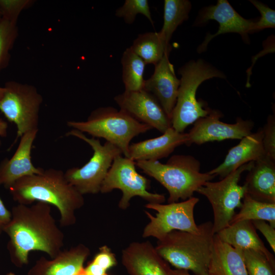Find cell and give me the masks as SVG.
Returning a JSON list of instances; mask_svg holds the SVG:
<instances>
[{
    "label": "cell",
    "mask_w": 275,
    "mask_h": 275,
    "mask_svg": "<svg viewBox=\"0 0 275 275\" xmlns=\"http://www.w3.org/2000/svg\"><path fill=\"white\" fill-rule=\"evenodd\" d=\"M11 212V221L4 232L9 238L7 249L14 265H27L31 251L45 253L52 259L62 251L64 234L51 214L50 205L42 202L18 204Z\"/></svg>",
    "instance_id": "6da1fadb"
},
{
    "label": "cell",
    "mask_w": 275,
    "mask_h": 275,
    "mask_svg": "<svg viewBox=\"0 0 275 275\" xmlns=\"http://www.w3.org/2000/svg\"><path fill=\"white\" fill-rule=\"evenodd\" d=\"M8 190L18 204L29 205L42 202L54 206L60 212L62 227L75 224V211L85 204L83 195L67 181L64 172L52 168L41 174L22 177Z\"/></svg>",
    "instance_id": "7a4b0ae2"
},
{
    "label": "cell",
    "mask_w": 275,
    "mask_h": 275,
    "mask_svg": "<svg viewBox=\"0 0 275 275\" xmlns=\"http://www.w3.org/2000/svg\"><path fill=\"white\" fill-rule=\"evenodd\" d=\"M199 233L174 230L158 240L157 253L177 269L190 270L195 275L209 274L213 247V224L198 225Z\"/></svg>",
    "instance_id": "3957f363"
},
{
    "label": "cell",
    "mask_w": 275,
    "mask_h": 275,
    "mask_svg": "<svg viewBox=\"0 0 275 275\" xmlns=\"http://www.w3.org/2000/svg\"><path fill=\"white\" fill-rule=\"evenodd\" d=\"M144 173L154 178L169 193L168 203L186 200L215 176L200 172V162L194 156L174 155L166 163L158 160L135 161Z\"/></svg>",
    "instance_id": "277c9868"
},
{
    "label": "cell",
    "mask_w": 275,
    "mask_h": 275,
    "mask_svg": "<svg viewBox=\"0 0 275 275\" xmlns=\"http://www.w3.org/2000/svg\"><path fill=\"white\" fill-rule=\"evenodd\" d=\"M178 73L181 75L180 83L171 122L175 130L183 133L187 126L208 115L211 110L204 101L197 99L199 86L213 77L225 78L226 76L201 59L189 61L179 69Z\"/></svg>",
    "instance_id": "5b68a950"
},
{
    "label": "cell",
    "mask_w": 275,
    "mask_h": 275,
    "mask_svg": "<svg viewBox=\"0 0 275 275\" xmlns=\"http://www.w3.org/2000/svg\"><path fill=\"white\" fill-rule=\"evenodd\" d=\"M67 125L93 138L105 139L117 146L126 157H128L130 141L136 136L152 129L122 111L110 106L94 109L86 121H68Z\"/></svg>",
    "instance_id": "8992f818"
},
{
    "label": "cell",
    "mask_w": 275,
    "mask_h": 275,
    "mask_svg": "<svg viewBox=\"0 0 275 275\" xmlns=\"http://www.w3.org/2000/svg\"><path fill=\"white\" fill-rule=\"evenodd\" d=\"M66 135L84 141L93 151L92 156L82 167L72 168L64 172L67 181L83 196L98 194L114 159L122 154L121 151L109 142L102 145L99 139L89 138L76 129H72Z\"/></svg>",
    "instance_id": "52a82bcc"
},
{
    "label": "cell",
    "mask_w": 275,
    "mask_h": 275,
    "mask_svg": "<svg viewBox=\"0 0 275 275\" xmlns=\"http://www.w3.org/2000/svg\"><path fill=\"white\" fill-rule=\"evenodd\" d=\"M254 163V161H251L240 166L219 181H207L197 190L206 197L211 205L214 234L229 225L235 214V209L240 208L245 188L238 182L242 174L249 171Z\"/></svg>",
    "instance_id": "ba28073f"
},
{
    "label": "cell",
    "mask_w": 275,
    "mask_h": 275,
    "mask_svg": "<svg viewBox=\"0 0 275 275\" xmlns=\"http://www.w3.org/2000/svg\"><path fill=\"white\" fill-rule=\"evenodd\" d=\"M0 99V112L17 127L16 139L25 133L38 130L42 95L33 85L9 81Z\"/></svg>",
    "instance_id": "9c48e42d"
},
{
    "label": "cell",
    "mask_w": 275,
    "mask_h": 275,
    "mask_svg": "<svg viewBox=\"0 0 275 275\" xmlns=\"http://www.w3.org/2000/svg\"><path fill=\"white\" fill-rule=\"evenodd\" d=\"M135 161L122 155L117 156L101 186L100 192L106 194L115 189L122 192L118 207L122 210L130 206L132 198L138 196L148 203H162L163 195L149 192L150 181L137 172Z\"/></svg>",
    "instance_id": "30bf717a"
},
{
    "label": "cell",
    "mask_w": 275,
    "mask_h": 275,
    "mask_svg": "<svg viewBox=\"0 0 275 275\" xmlns=\"http://www.w3.org/2000/svg\"><path fill=\"white\" fill-rule=\"evenodd\" d=\"M199 201V198L192 197L180 202L147 204L146 208L157 213L154 216L145 211L150 222L144 228L142 237H153L159 240L174 230L199 233V228L194 216L195 207Z\"/></svg>",
    "instance_id": "8fae6325"
},
{
    "label": "cell",
    "mask_w": 275,
    "mask_h": 275,
    "mask_svg": "<svg viewBox=\"0 0 275 275\" xmlns=\"http://www.w3.org/2000/svg\"><path fill=\"white\" fill-rule=\"evenodd\" d=\"M223 116L217 109H212L208 115L197 120L187 133L188 140L185 145H198L207 142L221 141L227 139H242L252 133L253 121L238 117L235 123L223 122Z\"/></svg>",
    "instance_id": "7c38bea8"
},
{
    "label": "cell",
    "mask_w": 275,
    "mask_h": 275,
    "mask_svg": "<svg viewBox=\"0 0 275 275\" xmlns=\"http://www.w3.org/2000/svg\"><path fill=\"white\" fill-rule=\"evenodd\" d=\"M114 100L120 109L138 122L161 133L172 127L170 118L156 98L144 89L126 91L116 95Z\"/></svg>",
    "instance_id": "4fadbf2b"
},
{
    "label": "cell",
    "mask_w": 275,
    "mask_h": 275,
    "mask_svg": "<svg viewBox=\"0 0 275 275\" xmlns=\"http://www.w3.org/2000/svg\"><path fill=\"white\" fill-rule=\"evenodd\" d=\"M210 20L219 23L217 32L208 34L199 46L197 51L201 53L207 49L209 42L215 37L228 33H238L245 42H249V34L253 33L255 21L246 19L239 15L226 0H218L215 5L205 7L202 9L194 22L195 26L203 25Z\"/></svg>",
    "instance_id": "5bb4252c"
},
{
    "label": "cell",
    "mask_w": 275,
    "mask_h": 275,
    "mask_svg": "<svg viewBox=\"0 0 275 275\" xmlns=\"http://www.w3.org/2000/svg\"><path fill=\"white\" fill-rule=\"evenodd\" d=\"M122 262L130 275H174L149 241L129 244L122 251Z\"/></svg>",
    "instance_id": "9a60e30c"
},
{
    "label": "cell",
    "mask_w": 275,
    "mask_h": 275,
    "mask_svg": "<svg viewBox=\"0 0 275 275\" xmlns=\"http://www.w3.org/2000/svg\"><path fill=\"white\" fill-rule=\"evenodd\" d=\"M38 130L23 134L19 145L10 158H5L0 163V185L9 189L19 179L35 174H41L44 169L33 164L31 152Z\"/></svg>",
    "instance_id": "2e32d148"
},
{
    "label": "cell",
    "mask_w": 275,
    "mask_h": 275,
    "mask_svg": "<svg viewBox=\"0 0 275 275\" xmlns=\"http://www.w3.org/2000/svg\"><path fill=\"white\" fill-rule=\"evenodd\" d=\"M169 52L155 65L153 74L145 80L143 89L152 94L170 118L175 105L180 80L169 59Z\"/></svg>",
    "instance_id": "e0dca14e"
},
{
    "label": "cell",
    "mask_w": 275,
    "mask_h": 275,
    "mask_svg": "<svg viewBox=\"0 0 275 275\" xmlns=\"http://www.w3.org/2000/svg\"><path fill=\"white\" fill-rule=\"evenodd\" d=\"M90 254V249L80 243L62 251L56 257L48 260L41 257L29 270L28 275H77Z\"/></svg>",
    "instance_id": "ac0fdd59"
},
{
    "label": "cell",
    "mask_w": 275,
    "mask_h": 275,
    "mask_svg": "<svg viewBox=\"0 0 275 275\" xmlns=\"http://www.w3.org/2000/svg\"><path fill=\"white\" fill-rule=\"evenodd\" d=\"M263 135V129L261 128L243 138L229 150L223 162L208 173L219 176L222 179L240 166L264 157L266 154L262 143Z\"/></svg>",
    "instance_id": "d6986e66"
},
{
    "label": "cell",
    "mask_w": 275,
    "mask_h": 275,
    "mask_svg": "<svg viewBox=\"0 0 275 275\" xmlns=\"http://www.w3.org/2000/svg\"><path fill=\"white\" fill-rule=\"evenodd\" d=\"M187 140V133H180L171 127L159 136L130 144L128 158L135 161L158 160L185 144Z\"/></svg>",
    "instance_id": "ffe728a7"
},
{
    "label": "cell",
    "mask_w": 275,
    "mask_h": 275,
    "mask_svg": "<svg viewBox=\"0 0 275 275\" xmlns=\"http://www.w3.org/2000/svg\"><path fill=\"white\" fill-rule=\"evenodd\" d=\"M243 185L253 199L275 203V160L266 155L254 161Z\"/></svg>",
    "instance_id": "44dd1931"
},
{
    "label": "cell",
    "mask_w": 275,
    "mask_h": 275,
    "mask_svg": "<svg viewBox=\"0 0 275 275\" xmlns=\"http://www.w3.org/2000/svg\"><path fill=\"white\" fill-rule=\"evenodd\" d=\"M215 234L222 242L235 249L252 250L264 254L275 264L274 255L264 244L252 221L245 220L230 224Z\"/></svg>",
    "instance_id": "7402d4cb"
},
{
    "label": "cell",
    "mask_w": 275,
    "mask_h": 275,
    "mask_svg": "<svg viewBox=\"0 0 275 275\" xmlns=\"http://www.w3.org/2000/svg\"><path fill=\"white\" fill-rule=\"evenodd\" d=\"M208 273L212 275H248L241 251L222 242L216 234L214 236Z\"/></svg>",
    "instance_id": "603a6c76"
},
{
    "label": "cell",
    "mask_w": 275,
    "mask_h": 275,
    "mask_svg": "<svg viewBox=\"0 0 275 275\" xmlns=\"http://www.w3.org/2000/svg\"><path fill=\"white\" fill-rule=\"evenodd\" d=\"M146 65H156L168 52L171 46L161 36L159 32H147L139 34L130 46Z\"/></svg>",
    "instance_id": "cb8c5ba5"
},
{
    "label": "cell",
    "mask_w": 275,
    "mask_h": 275,
    "mask_svg": "<svg viewBox=\"0 0 275 275\" xmlns=\"http://www.w3.org/2000/svg\"><path fill=\"white\" fill-rule=\"evenodd\" d=\"M122 80L125 91H133L143 89L145 63L131 48H127L121 57Z\"/></svg>",
    "instance_id": "d4e9b609"
},
{
    "label": "cell",
    "mask_w": 275,
    "mask_h": 275,
    "mask_svg": "<svg viewBox=\"0 0 275 275\" xmlns=\"http://www.w3.org/2000/svg\"><path fill=\"white\" fill-rule=\"evenodd\" d=\"M191 9L188 0H164L163 23L159 33L167 42L170 43L177 28L188 19Z\"/></svg>",
    "instance_id": "484cf974"
},
{
    "label": "cell",
    "mask_w": 275,
    "mask_h": 275,
    "mask_svg": "<svg viewBox=\"0 0 275 275\" xmlns=\"http://www.w3.org/2000/svg\"><path fill=\"white\" fill-rule=\"evenodd\" d=\"M245 220L267 221L275 227V203L256 200L245 193L239 211L235 214L229 225Z\"/></svg>",
    "instance_id": "4316f807"
},
{
    "label": "cell",
    "mask_w": 275,
    "mask_h": 275,
    "mask_svg": "<svg viewBox=\"0 0 275 275\" xmlns=\"http://www.w3.org/2000/svg\"><path fill=\"white\" fill-rule=\"evenodd\" d=\"M18 35L17 21L2 17L0 21V72L9 63L10 50Z\"/></svg>",
    "instance_id": "83f0119b"
},
{
    "label": "cell",
    "mask_w": 275,
    "mask_h": 275,
    "mask_svg": "<svg viewBox=\"0 0 275 275\" xmlns=\"http://www.w3.org/2000/svg\"><path fill=\"white\" fill-rule=\"evenodd\" d=\"M240 251L248 275H275V264L264 254L252 250Z\"/></svg>",
    "instance_id": "f1b7e54d"
},
{
    "label": "cell",
    "mask_w": 275,
    "mask_h": 275,
    "mask_svg": "<svg viewBox=\"0 0 275 275\" xmlns=\"http://www.w3.org/2000/svg\"><path fill=\"white\" fill-rule=\"evenodd\" d=\"M138 14L143 15L153 25L147 0H126L115 13L116 16L123 18L125 23L128 24L132 23Z\"/></svg>",
    "instance_id": "f546056e"
},
{
    "label": "cell",
    "mask_w": 275,
    "mask_h": 275,
    "mask_svg": "<svg viewBox=\"0 0 275 275\" xmlns=\"http://www.w3.org/2000/svg\"><path fill=\"white\" fill-rule=\"evenodd\" d=\"M249 1L258 9L261 14L260 18L254 23L253 33L265 29L274 28L275 11L258 1Z\"/></svg>",
    "instance_id": "4dcf8cb0"
},
{
    "label": "cell",
    "mask_w": 275,
    "mask_h": 275,
    "mask_svg": "<svg viewBox=\"0 0 275 275\" xmlns=\"http://www.w3.org/2000/svg\"><path fill=\"white\" fill-rule=\"evenodd\" d=\"M33 2L31 0H0L2 17L17 21L21 11L30 7Z\"/></svg>",
    "instance_id": "1f68e13d"
},
{
    "label": "cell",
    "mask_w": 275,
    "mask_h": 275,
    "mask_svg": "<svg viewBox=\"0 0 275 275\" xmlns=\"http://www.w3.org/2000/svg\"><path fill=\"white\" fill-rule=\"evenodd\" d=\"M263 129L262 143L265 154L275 160V118L269 115Z\"/></svg>",
    "instance_id": "d6a6232c"
},
{
    "label": "cell",
    "mask_w": 275,
    "mask_h": 275,
    "mask_svg": "<svg viewBox=\"0 0 275 275\" xmlns=\"http://www.w3.org/2000/svg\"><path fill=\"white\" fill-rule=\"evenodd\" d=\"M92 262L105 271L117 264L115 255L106 245L99 248V252L95 256Z\"/></svg>",
    "instance_id": "836d02e7"
},
{
    "label": "cell",
    "mask_w": 275,
    "mask_h": 275,
    "mask_svg": "<svg viewBox=\"0 0 275 275\" xmlns=\"http://www.w3.org/2000/svg\"><path fill=\"white\" fill-rule=\"evenodd\" d=\"M252 222L255 229L262 233L273 253H275V227L262 220H255Z\"/></svg>",
    "instance_id": "e575fe53"
},
{
    "label": "cell",
    "mask_w": 275,
    "mask_h": 275,
    "mask_svg": "<svg viewBox=\"0 0 275 275\" xmlns=\"http://www.w3.org/2000/svg\"><path fill=\"white\" fill-rule=\"evenodd\" d=\"M11 212L5 205L0 197V234L4 232V228L11 219Z\"/></svg>",
    "instance_id": "d590c367"
},
{
    "label": "cell",
    "mask_w": 275,
    "mask_h": 275,
    "mask_svg": "<svg viewBox=\"0 0 275 275\" xmlns=\"http://www.w3.org/2000/svg\"><path fill=\"white\" fill-rule=\"evenodd\" d=\"M84 272L86 275H107L105 270L92 261L84 268Z\"/></svg>",
    "instance_id": "8d00e7d4"
},
{
    "label": "cell",
    "mask_w": 275,
    "mask_h": 275,
    "mask_svg": "<svg viewBox=\"0 0 275 275\" xmlns=\"http://www.w3.org/2000/svg\"><path fill=\"white\" fill-rule=\"evenodd\" d=\"M7 123L2 119L0 118V136H6L7 134Z\"/></svg>",
    "instance_id": "74e56055"
},
{
    "label": "cell",
    "mask_w": 275,
    "mask_h": 275,
    "mask_svg": "<svg viewBox=\"0 0 275 275\" xmlns=\"http://www.w3.org/2000/svg\"><path fill=\"white\" fill-rule=\"evenodd\" d=\"M173 272L174 275H191L188 271L182 269H173ZM207 275H212L208 274Z\"/></svg>",
    "instance_id": "f35d334b"
},
{
    "label": "cell",
    "mask_w": 275,
    "mask_h": 275,
    "mask_svg": "<svg viewBox=\"0 0 275 275\" xmlns=\"http://www.w3.org/2000/svg\"><path fill=\"white\" fill-rule=\"evenodd\" d=\"M5 91V89L4 87H0V99L2 98V96H3Z\"/></svg>",
    "instance_id": "ab89813d"
},
{
    "label": "cell",
    "mask_w": 275,
    "mask_h": 275,
    "mask_svg": "<svg viewBox=\"0 0 275 275\" xmlns=\"http://www.w3.org/2000/svg\"><path fill=\"white\" fill-rule=\"evenodd\" d=\"M77 275H86V274H85L84 272V270L82 272H81L80 273H79Z\"/></svg>",
    "instance_id": "60d3db41"
},
{
    "label": "cell",
    "mask_w": 275,
    "mask_h": 275,
    "mask_svg": "<svg viewBox=\"0 0 275 275\" xmlns=\"http://www.w3.org/2000/svg\"><path fill=\"white\" fill-rule=\"evenodd\" d=\"M6 275H15V273L12 272H9Z\"/></svg>",
    "instance_id": "b9f144b4"
},
{
    "label": "cell",
    "mask_w": 275,
    "mask_h": 275,
    "mask_svg": "<svg viewBox=\"0 0 275 275\" xmlns=\"http://www.w3.org/2000/svg\"><path fill=\"white\" fill-rule=\"evenodd\" d=\"M2 15L0 10V21L2 20Z\"/></svg>",
    "instance_id": "7bdbcfd3"
},
{
    "label": "cell",
    "mask_w": 275,
    "mask_h": 275,
    "mask_svg": "<svg viewBox=\"0 0 275 275\" xmlns=\"http://www.w3.org/2000/svg\"><path fill=\"white\" fill-rule=\"evenodd\" d=\"M1 145H2V142H1V141L0 140V147H1Z\"/></svg>",
    "instance_id": "ee69618b"
}]
</instances>
